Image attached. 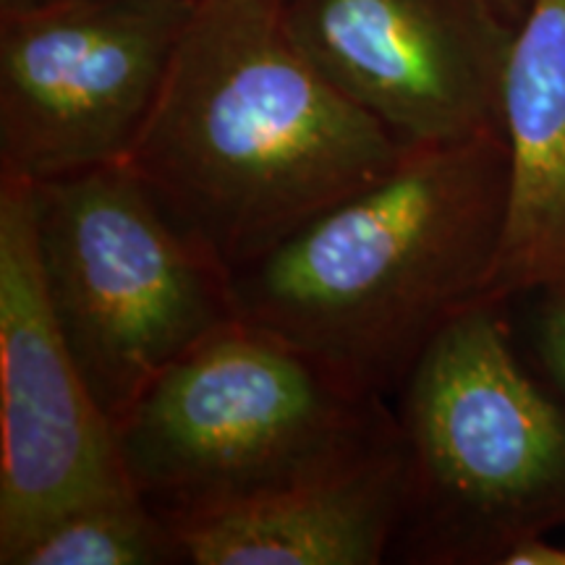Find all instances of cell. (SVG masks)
<instances>
[{
    "mask_svg": "<svg viewBox=\"0 0 565 565\" xmlns=\"http://www.w3.org/2000/svg\"><path fill=\"white\" fill-rule=\"evenodd\" d=\"M408 505L398 536L429 563H500L565 524V406L515 356L500 303L477 301L398 387Z\"/></svg>",
    "mask_w": 565,
    "mask_h": 565,
    "instance_id": "cell-4",
    "label": "cell"
},
{
    "mask_svg": "<svg viewBox=\"0 0 565 565\" xmlns=\"http://www.w3.org/2000/svg\"><path fill=\"white\" fill-rule=\"evenodd\" d=\"M505 194V131L414 147L383 179L233 270L238 320L385 401L445 324L484 299Z\"/></svg>",
    "mask_w": 565,
    "mask_h": 565,
    "instance_id": "cell-2",
    "label": "cell"
},
{
    "mask_svg": "<svg viewBox=\"0 0 565 565\" xmlns=\"http://www.w3.org/2000/svg\"><path fill=\"white\" fill-rule=\"evenodd\" d=\"M183 563L179 542L134 487L79 503L40 526L9 565Z\"/></svg>",
    "mask_w": 565,
    "mask_h": 565,
    "instance_id": "cell-11",
    "label": "cell"
},
{
    "mask_svg": "<svg viewBox=\"0 0 565 565\" xmlns=\"http://www.w3.org/2000/svg\"><path fill=\"white\" fill-rule=\"evenodd\" d=\"M32 202L47 299L113 424L183 353L238 320L231 273L129 162L34 183Z\"/></svg>",
    "mask_w": 565,
    "mask_h": 565,
    "instance_id": "cell-5",
    "label": "cell"
},
{
    "mask_svg": "<svg viewBox=\"0 0 565 565\" xmlns=\"http://www.w3.org/2000/svg\"><path fill=\"white\" fill-rule=\"evenodd\" d=\"M498 565H565V547H557L547 534L526 536L511 545Z\"/></svg>",
    "mask_w": 565,
    "mask_h": 565,
    "instance_id": "cell-13",
    "label": "cell"
},
{
    "mask_svg": "<svg viewBox=\"0 0 565 565\" xmlns=\"http://www.w3.org/2000/svg\"><path fill=\"white\" fill-rule=\"evenodd\" d=\"M11 3H19V0H0V6H11Z\"/></svg>",
    "mask_w": 565,
    "mask_h": 565,
    "instance_id": "cell-15",
    "label": "cell"
},
{
    "mask_svg": "<svg viewBox=\"0 0 565 565\" xmlns=\"http://www.w3.org/2000/svg\"><path fill=\"white\" fill-rule=\"evenodd\" d=\"M124 487L116 427L47 299L32 186L0 181V563L55 515Z\"/></svg>",
    "mask_w": 565,
    "mask_h": 565,
    "instance_id": "cell-7",
    "label": "cell"
},
{
    "mask_svg": "<svg viewBox=\"0 0 565 565\" xmlns=\"http://www.w3.org/2000/svg\"><path fill=\"white\" fill-rule=\"evenodd\" d=\"M299 51L401 145L503 131L513 26L484 0H280Z\"/></svg>",
    "mask_w": 565,
    "mask_h": 565,
    "instance_id": "cell-8",
    "label": "cell"
},
{
    "mask_svg": "<svg viewBox=\"0 0 565 565\" xmlns=\"http://www.w3.org/2000/svg\"><path fill=\"white\" fill-rule=\"evenodd\" d=\"M19 3H21V0H19Z\"/></svg>",
    "mask_w": 565,
    "mask_h": 565,
    "instance_id": "cell-16",
    "label": "cell"
},
{
    "mask_svg": "<svg viewBox=\"0 0 565 565\" xmlns=\"http://www.w3.org/2000/svg\"><path fill=\"white\" fill-rule=\"evenodd\" d=\"M406 505L398 440L335 477L168 526L192 565H374L404 526Z\"/></svg>",
    "mask_w": 565,
    "mask_h": 565,
    "instance_id": "cell-10",
    "label": "cell"
},
{
    "mask_svg": "<svg viewBox=\"0 0 565 565\" xmlns=\"http://www.w3.org/2000/svg\"><path fill=\"white\" fill-rule=\"evenodd\" d=\"M196 0L0 6V181L126 162Z\"/></svg>",
    "mask_w": 565,
    "mask_h": 565,
    "instance_id": "cell-6",
    "label": "cell"
},
{
    "mask_svg": "<svg viewBox=\"0 0 565 565\" xmlns=\"http://www.w3.org/2000/svg\"><path fill=\"white\" fill-rule=\"evenodd\" d=\"M505 217L484 299L565 286V0H532L503 79Z\"/></svg>",
    "mask_w": 565,
    "mask_h": 565,
    "instance_id": "cell-9",
    "label": "cell"
},
{
    "mask_svg": "<svg viewBox=\"0 0 565 565\" xmlns=\"http://www.w3.org/2000/svg\"><path fill=\"white\" fill-rule=\"evenodd\" d=\"M536 351L565 398V286L542 291L536 312Z\"/></svg>",
    "mask_w": 565,
    "mask_h": 565,
    "instance_id": "cell-12",
    "label": "cell"
},
{
    "mask_svg": "<svg viewBox=\"0 0 565 565\" xmlns=\"http://www.w3.org/2000/svg\"><path fill=\"white\" fill-rule=\"evenodd\" d=\"M113 427L126 479L168 524L335 477L401 440L385 401L244 320L183 353Z\"/></svg>",
    "mask_w": 565,
    "mask_h": 565,
    "instance_id": "cell-3",
    "label": "cell"
},
{
    "mask_svg": "<svg viewBox=\"0 0 565 565\" xmlns=\"http://www.w3.org/2000/svg\"><path fill=\"white\" fill-rule=\"evenodd\" d=\"M406 152L299 51L280 0H196L126 162L233 273Z\"/></svg>",
    "mask_w": 565,
    "mask_h": 565,
    "instance_id": "cell-1",
    "label": "cell"
},
{
    "mask_svg": "<svg viewBox=\"0 0 565 565\" xmlns=\"http://www.w3.org/2000/svg\"><path fill=\"white\" fill-rule=\"evenodd\" d=\"M487 9H490L500 21H505L508 26H519L524 17L532 9V0H484Z\"/></svg>",
    "mask_w": 565,
    "mask_h": 565,
    "instance_id": "cell-14",
    "label": "cell"
}]
</instances>
